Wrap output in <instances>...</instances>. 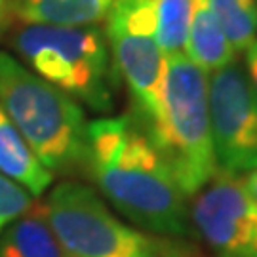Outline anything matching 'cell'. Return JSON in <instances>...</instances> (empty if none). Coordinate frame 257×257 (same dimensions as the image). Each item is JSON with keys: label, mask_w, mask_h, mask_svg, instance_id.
<instances>
[{"label": "cell", "mask_w": 257, "mask_h": 257, "mask_svg": "<svg viewBox=\"0 0 257 257\" xmlns=\"http://www.w3.org/2000/svg\"><path fill=\"white\" fill-rule=\"evenodd\" d=\"M86 170L112 208L138 227L162 236L193 232L187 196L134 114L88 122Z\"/></svg>", "instance_id": "obj_1"}, {"label": "cell", "mask_w": 257, "mask_h": 257, "mask_svg": "<svg viewBox=\"0 0 257 257\" xmlns=\"http://www.w3.org/2000/svg\"><path fill=\"white\" fill-rule=\"evenodd\" d=\"M116 0H12V14L25 23L99 25Z\"/></svg>", "instance_id": "obj_12"}, {"label": "cell", "mask_w": 257, "mask_h": 257, "mask_svg": "<svg viewBox=\"0 0 257 257\" xmlns=\"http://www.w3.org/2000/svg\"><path fill=\"white\" fill-rule=\"evenodd\" d=\"M183 54L206 74L234 61L236 52L229 44L208 0L194 2Z\"/></svg>", "instance_id": "obj_11"}, {"label": "cell", "mask_w": 257, "mask_h": 257, "mask_svg": "<svg viewBox=\"0 0 257 257\" xmlns=\"http://www.w3.org/2000/svg\"><path fill=\"white\" fill-rule=\"evenodd\" d=\"M105 35L116 74L136 105L134 116L149 132L160 118L166 71L153 0H116L105 19Z\"/></svg>", "instance_id": "obj_6"}, {"label": "cell", "mask_w": 257, "mask_h": 257, "mask_svg": "<svg viewBox=\"0 0 257 257\" xmlns=\"http://www.w3.org/2000/svg\"><path fill=\"white\" fill-rule=\"evenodd\" d=\"M35 196L29 193L23 185L10 179L0 172V232L8 227L12 221L21 217L25 211L33 208Z\"/></svg>", "instance_id": "obj_15"}, {"label": "cell", "mask_w": 257, "mask_h": 257, "mask_svg": "<svg viewBox=\"0 0 257 257\" xmlns=\"http://www.w3.org/2000/svg\"><path fill=\"white\" fill-rule=\"evenodd\" d=\"M244 57H246V71H248L249 78H251V82L255 86L257 90V38L246 48V52H244Z\"/></svg>", "instance_id": "obj_16"}, {"label": "cell", "mask_w": 257, "mask_h": 257, "mask_svg": "<svg viewBox=\"0 0 257 257\" xmlns=\"http://www.w3.org/2000/svg\"><path fill=\"white\" fill-rule=\"evenodd\" d=\"M194 2L196 0H153L156 40L166 57L183 54Z\"/></svg>", "instance_id": "obj_14"}, {"label": "cell", "mask_w": 257, "mask_h": 257, "mask_svg": "<svg viewBox=\"0 0 257 257\" xmlns=\"http://www.w3.org/2000/svg\"><path fill=\"white\" fill-rule=\"evenodd\" d=\"M0 109L54 174L86 170L88 122L73 97L0 52Z\"/></svg>", "instance_id": "obj_2"}, {"label": "cell", "mask_w": 257, "mask_h": 257, "mask_svg": "<svg viewBox=\"0 0 257 257\" xmlns=\"http://www.w3.org/2000/svg\"><path fill=\"white\" fill-rule=\"evenodd\" d=\"M242 183H244V187H246V191L251 194V198H253V200H257V170L249 172Z\"/></svg>", "instance_id": "obj_18"}, {"label": "cell", "mask_w": 257, "mask_h": 257, "mask_svg": "<svg viewBox=\"0 0 257 257\" xmlns=\"http://www.w3.org/2000/svg\"><path fill=\"white\" fill-rule=\"evenodd\" d=\"M12 48L33 73L78 105L112 110L118 74L99 25L23 23L12 33Z\"/></svg>", "instance_id": "obj_3"}, {"label": "cell", "mask_w": 257, "mask_h": 257, "mask_svg": "<svg viewBox=\"0 0 257 257\" xmlns=\"http://www.w3.org/2000/svg\"><path fill=\"white\" fill-rule=\"evenodd\" d=\"M191 221L219 257H257V200L236 175L217 174L194 194Z\"/></svg>", "instance_id": "obj_8"}, {"label": "cell", "mask_w": 257, "mask_h": 257, "mask_svg": "<svg viewBox=\"0 0 257 257\" xmlns=\"http://www.w3.org/2000/svg\"><path fill=\"white\" fill-rule=\"evenodd\" d=\"M213 16L234 52L244 54L257 35V6L253 0H208Z\"/></svg>", "instance_id": "obj_13"}, {"label": "cell", "mask_w": 257, "mask_h": 257, "mask_svg": "<svg viewBox=\"0 0 257 257\" xmlns=\"http://www.w3.org/2000/svg\"><path fill=\"white\" fill-rule=\"evenodd\" d=\"M0 172L23 185L33 196H40L54 181L48 170L27 145V141L0 109Z\"/></svg>", "instance_id": "obj_10"}, {"label": "cell", "mask_w": 257, "mask_h": 257, "mask_svg": "<svg viewBox=\"0 0 257 257\" xmlns=\"http://www.w3.org/2000/svg\"><path fill=\"white\" fill-rule=\"evenodd\" d=\"M12 14V0H0V33L6 31Z\"/></svg>", "instance_id": "obj_17"}, {"label": "cell", "mask_w": 257, "mask_h": 257, "mask_svg": "<svg viewBox=\"0 0 257 257\" xmlns=\"http://www.w3.org/2000/svg\"><path fill=\"white\" fill-rule=\"evenodd\" d=\"M0 257H69L48 223L44 204H33L0 232Z\"/></svg>", "instance_id": "obj_9"}, {"label": "cell", "mask_w": 257, "mask_h": 257, "mask_svg": "<svg viewBox=\"0 0 257 257\" xmlns=\"http://www.w3.org/2000/svg\"><path fill=\"white\" fill-rule=\"evenodd\" d=\"M44 210L69 257H193L175 240L149 236L126 225L93 189L76 181L55 185Z\"/></svg>", "instance_id": "obj_5"}, {"label": "cell", "mask_w": 257, "mask_h": 257, "mask_svg": "<svg viewBox=\"0 0 257 257\" xmlns=\"http://www.w3.org/2000/svg\"><path fill=\"white\" fill-rule=\"evenodd\" d=\"M208 107L217 170L227 175L257 170V90L236 59L208 74Z\"/></svg>", "instance_id": "obj_7"}, {"label": "cell", "mask_w": 257, "mask_h": 257, "mask_svg": "<svg viewBox=\"0 0 257 257\" xmlns=\"http://www.w3.org/2000/svg\"><path fill=\"white\" fill-rule=\"evenodd\" d=\"M149 136L187 198L219 174L211 141L208 74L185 54L166 57L162 110Z\"/></svg>", "instance_id": "obj_4"}, {"label": "cell", "mask_w": 257, "mask_h": 257, "mask_svg": "<svg viewBox=\"0 0 257 257\" xmlns=\"http://www.w3.org/2000/svg\"><path fill=\"white\" fill-rule=\"evenodd\" d=\"M253 2H255V6H257V0H253Z\"/></svg>", "instance_id": "obj_19"}]
</instances>
